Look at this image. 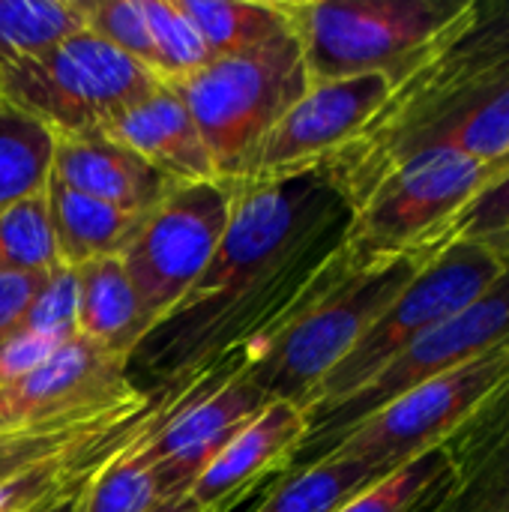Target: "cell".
Segmentation results:
<instances>
[{
  "instance_id": "obj_27",
  "label": "cell",
  "mask_w": 509,
  "mask_h": 512,
  "mask_svg": "<svg viewBox=\"0 0 509 512\" xmlns=\"http://www.w3.org/2000/svg\"><path fill=\"white\" fill-rule=\"evenodd\" d=\"M141 9L156 51V72L162 81L174 84L213 60L204 39L174 0H141Z\"/></svg>"
},
{
  "instance_id": "obj_10",
  "label": "cell",
  "mask_w": 509,
  "mask_h": 512,
  "mask_svg": "<svg viewBox=\"0 0 509 512\" xmlns=\"http://www.w3.org/2000/svg\"><path fill=\"white\" fill-rule=\"evenodd\" d=\"M504 384H509V342L393 399L345 432L321 459L399 468L459 432Z\"/></svg>"
},
{
  "instance_id": "obj_24",
  "label": "cell",
  "mask_w": 509,
  "mask_h": 512,
  "mask_svg": "<svg viewBox=\"0 0 509 512\" xmlns=\"http://www.w3.org/2000/svg\"><path fill=\"white\" fill-rule=\"evenodd\" d=\"M78 30H84L78 0H0V75Z\"/></svg>"
},
{
  "instance_id": "obj_15",
  "label": "cell",
  "mask_w": 509,
  "mask_h": 512,
  "mask_svg": "<svg viewBox=\"0 0 509 512\" xmlns=\"http://www.w3.org/2000/svg\"><path fill=\"white\" fill-rule=\"evenodd\" d=\"M51 177L72 192L135 216H147L177 186H183L105 132L54 138Z\"/></svg>"
},
{
  "instance_id": "obj_8",
  "label": "cell",
  "mask_w": 509,
  "mask_h": 512,
  "mask_svg": "<svg viewBox=\"0 0 509 512\" xmlns=\"http://www.w3.org/2000/svg\"><path fill=\"white\" fill-rule=\"evenodd\" d=\"M507 270V264L480 240H453L444 246L393 300V306L363 333L348 357L318 384L306 414L351 396L420 333L477 303Z\"/></svg>"
},
{
  "instance_id": "obj_20",
  "label": "cell",
  "mask_w": 509,
  "mask_h": 512,
  "mask_svg": "<svg viewBox=\"0 0 509 512\" xmlns=\"http://www.w3.org/2000/svg\"><path fill=\"white\" fill-rule=\"evenodd\" d=\"M180 390H183V381L162 393V402L141 423L135 438L126 447H120L96 471V477L84 486V492L78 495L75 512H147L159 504V486H156V474L144 456V441L162 423V417L174 408Z\"/></svg>"
},
{
  "instance_id": "obj_21",
  "label": "cell",
  "mask_w": 509,
  "mask_h": 512,
  "mask_svg": "<svg viewBox=\"0 0 509 512\" xmlns=\"http://www.w3.org/2000/svg\"><path fill=\"white\" fill-rule=\"evenodd\" d=\"M204 39L213 60L252 54L285 33L291 24L279 0H174Z\"/></svg>"
},
{
  "instance_id": "obj_25",
  "label": "cell",
  "mask_w": 509,
  "mask_h": 512,
  "mask_svg": "<svg viewBox=\"0 0 509 512\" xmlns=\"http://www.w3.org/2000/svg\"><path fill=\"white\" fill-rule=\"evenodd\" d=\"M60 264L45 189L0 210V273L48 276Z\"/></svg>"
},
{
  "instance_id": "obj_17",
  "label": "cell",
  "mask_w": 509,
  "mask_h": 512,
  "mask_svg": "<svg viewBox=\"0 0 509 512\" xmlns=\"http://www.w3.org/2000/svg\"><path fill=\"white\" fill-rule=\"evenodd\" d=\"M102 132L177 183L219 180L183 96L168 81H159L147 96L111 117Z\"/></svg>"
},
{
  "instance_id": "obj_4",
  "label": "cell",
  "mask_w": 509,
  "mask_h": 512,
  "mask_svg": "<svg viewBox=\"0 0 509 512\" xmlns=\"http://www.w3.org/2000/svg\"><path fill=\"white\" fill-rule=\"evenodd\" d=\"M492 180V165L432 144L390 165L351 210L339 255L348 267L396 252H441L447 225Z\"/></svg>"
},
{
  "instance_id": "obj_29",
  "label": "cell",
  "mask_w": 509,
  "mask_h": 512,
  "mask_svg": "<svg viewBox=\"0 0 509 512\" xmlns=\"http://www.w3.org/2000/svg\"><path fill=\"white\" fill-rule=\"evenodd\" d=\"M18 330L48 336L57 342H69L72 336H78V270L75 267H57L45 279V285L33 297Z\"/></svg>"
},
{
  "instance_id": "obj_6",
  "label": "cell",
  "mask_w": 509,
  "mask_h": 512,
  "mask_svg": "<svg viewBox=\"0 0 509 512\" xmlns=\"http://www.w3.org/2000/svg\"><path fill=\"white\" fill-rule=\"evenodd\" d=\"M156 84L150 69L90 30H78L12 63L0 75V102L54 138H66L102 132Z\"/></svg>"
},
{
  "instance_id": "obj_16",
  "label": "cell",
  "mask_w": 509,
  "mask_h": 512,
  "mask_svg": "<svg viewBox=\"0 0 509 512\" xmlns=\"http://www.w3.org/2000/svg\"><path fill=\"white\" fill-rule=\"evenodd\" d=\"M303 438L306 411L294 402L273 399L225 444V450L207 465L186 498L198 507V512L231 510L264 474L288 468Z\"/></svg>"
},
{
  "instance_id": "obj_3",
  "label": "cell",
  "mask_w": 509,
  "mask_h": 512,
  "mask_svg": "<svg viewBox=\"0 0 509 512\" xmlns=\"http://www.w3.org/2000/svg\"><path fill=\"white\" fill-rule=\"evenodd\" d=\"M303 48L309 84L399 75L432 48L471 0H279Z\"/></svg>"
},
{
  "instance_id": "obj_7",
  "label": "cell",
  "mask_w": 509,
  "mask_h": 512,
  "mask_svg": "<svg viewBox=\"0 0 509 512\" xmlns=\"http://www.w3.org/2000/svg\"><path fill=\"white\" fill-rule=\"evenodd\" d=\"M504 342H509V270L477 303L408 342L351 396L306 414V438L294 450L288 468L300 471L315 465L345 432L360 426L393 399Z\"/></svg>"
},
{
  "instance_id": "obj_31",
  "label": "cell",
  "mask_w": 509,
  "mask_h": 512,
  "mask_svg": "<svg viewBox=\"0 0 509 512\" xmlns=\"http://www.w3.org/2000/svg\"><path fill=\"white\" fill-rule=\"evenodd\" d=\"M108 423H114V420H108ZM108 423H93V426H81V429H60V432H9V435H0V483H6L18 471L60 453L72 441H78L87 432L102 429Z\"/></svg>"
},
{
  "instance_id": "obj_30",
  "label": "cell",
  "mask_w": 509,
  "mask_h": 512,
  "mask_svg": "<svg viewBox=\"0 0 509 512\" xmlns=\"http://www.w3.org/2000/svg\"><path fill=\"white\" fill-rule=\"evenodd\" d=\"M504 228H509V171L498 174L477 198L462 207V213L447 225L441 249L453 240H483Z\"/></svg>"
},
{
  "instance_id": "obj_33",
  "label": "cell",
  "mask_w": 509,
  "mask_h": 512,
  "mask_svg": "<svg viewBox=\"0 0 509 512\" xmlns=\"http://www.w3.org/2000/svg\"><path fill=\"white\" fill-rule=\"evenodd\" d=\"M51 276V273H48ZM48 276L36 273H0V348L18 333L33 297Z\"/></svg>"
},
{
  "instance_id": "obj_35",
  "label": "cell",
  "mask_w": 509,
  "mask_h": 512,
  "mask_svg": "<svg viewBox=\"0 0 509 512\" xmlns=\"http://www.w3.org/2000/svg\"><path fill=\"white\" fill-rule=\"evenodd\" d=\"M147 512H198V507L189 498H168V501H159L156 507H150Z\"/></svg>"
},
{
  "instance_id": "obj_14",
  "label": "cell",
  "mask_w": 509,
  "mask_h": 512,
  "mask_svg": "<svg viewBox=\"0 0 509 512\" xmlns=\"http://www.w3.org/2000/svg\"><path fill=\"white\" fill-rule=\"evenodd\" d=\"M414 512H509V384L450 435V468Z\"/></svg>"
},
{
  "instance_id": "obj_22",
  "label": "cell",
  "mask_w": 509,
  "mask_h": 512,
  "mask_svg": "<svg viewBox=\"0 0 509 512\" xmlns=\"http://www.w3.org/2000/svg\"><path fill=\"white\" fill-rule=\"evenodd\" d=\"M393 471L396 468L390 465L327 456L309 468L291 471L288 480H282L252 512H336Z\"/></svg>"
},
{
  "instance_id": "obj_34",
  "label": "cell",
  "mask_w": 509,
  "mask_h": 512,
  "mask_svg": "<svg viewBox=\"0 0 509 512\" xmlns=\"http://www.w3.org/2000/svg\"><path fill=\"white\" fill-rule=\"evenodd\" d=\"M480 243H486L504 264L509 267V228H504V231H495V234H489V237H483Z\"/></svg>"
},
{
  "instance_id": "obj_2",
  "label": "cell",
  "mask_w": 509,
  "mask_h": 512,
  "mask_svg": "<svg viewBox=\"0 0 509 512\" xmlns=\"http://www.w3.org/2000/svg\"><path fill=\"white\" fill-rule=\"evenodd\" d=\"M432 258L429 252L411 249L348 267L336 249L330 279L246 360L243 375L267 399L294 402L306 411L318 384L348 357Z\"/></svg>"
},
{
  "instance_id": "obj_26",
  "label": "cell",
  "mask_w": 509,
  "mask_h": 512,
  "mask_svg": "<svg viewBox=\"0 0 509 512\" xmlns=\"http://www.w3.org/2000/svg\"><path fill=\"white\" fill-rule=\"evenodd\" d=\"M450 468V438L417 453L336 512H414Z\"/></svg>"
},
{
  "instance_id": "obj_9",
  "label": "cell",
  "mask_w": 509,
  "mask_h": 512,
  "mask_svg": "<svg viewBox=\"0 0 509 512\" xmlns=\"http://www.w3.org/2000/svg\"><path fill=\"white\" fill-rule=\"evenodd\" d=\"M231 204L234 183H183L144 216L120 261L147 333L189 294L213 261L228 228Z\"/></svg>"
},
{
  "instance_id": "obj_28",
  "label": "cell",
  "mask_w": 509,
  "mask_h": 512,
  "mask_svg": "<svg viewBox=\"0 0 509 512\" xmlns=\"http://www.w3.org/2000/svg\"><path fill=\"white\" fill-rule=\"evenodd\" d=\"M78 6L84 15V30L114 45L117 51H123L126 57H132L135 63H141L159 78L156 51L150 42L141 0H78Z\"/></svg>"
},
{
  "instance_id": "obj_12",
  "label": "cell",
  "mask_w": 509,
  "mask_h": 512,
  "mask_svg": "<svg viewBox=\"0 0 509 512\" xmlns=\"http://www.w3.org/2000/svg\"><path fill=\"white\" fill-rule=\"evenodd\" d=\"M270 402L273 399L243 375V363L237 360H225L186 378L174 408L144 441L159 501L186 498L225 444Z\"/></svg>"
},
{
  "instance_id": "obj_36",
  "label": "cell",
  "mask_w": 509,
  "mask_h": 512,
  "mask_svg": "<svg viewBox=\"0 0 509 512\" xmlns=\"http://www.w3.org/2000/svg\"><path fill=\"white\" fill-rule=\"evenodd\" d=\"M504 171H509V156H507V159H504V162H498V165H492V180H495L498 174H504ZM492 180H489V183H492Z\"/></svg>"
},
{
  "instance_id": "obj_11",
  "label": "cell",
  "mask_w": 509,
  "mask_h": 512,
  "mask_svg": "<svg viewBox=\"0 0 509 512\" xmlns=\"http://www.w3.org/2000/svg\"><path fill=\"white\" fill-rule=\"evenodd\" d=\"M147 402L150 393L132 384L126 360L72 336L42 366L0 390V435L108 423L141 411Z\"/></svg>"
},
{
  "instance_id": "obj_1",
  "label": "cell",
  "mask_w": 509,
  "mask_h": 512,
  "mask_svg": "<svg viewBox=\"0 0 509 512\" xmlns=\"http://www.w3.org/2000/svg\"><path fill=\"white\" fill-rule=\"evenodd\" d=\"M351 210L321 168L258 186H234L222 243L189 294L138 342L126 369L177 387L246 360L330 279Z\"/></svg>"
},
{
  "instance_id": "obj_5",
  "label": "cell",
  "mask_w": 509,
  "mask_h": 512,
  "mask_svg": "<svg viewBox=\"0 0 509 512\" xmlns=\"http://www.w3.org/2000/svg\"><path fill=\"white\" fill-rule=\"evenodd\" d=\"M174 87L207 144L216 177L237 183L264 135L309 90V75L291 30L252 54L210 60Z\"/></svg>"
},
{
  "instance_id": "obj_19",
  "label": "cell",
  "mask_w": 509,
  "mask_h": 512,
  "mask_svg": "<svg viewBox=\"0 0 509 512\" xmlns=\"http://www.w3.org/2000/svg\"><path fill=\"white\" fill-rule=\"evenodd\" d=\"M78 270V336L96 342L108 354L129 363L147 336L132 282L120 258H99Z\"/></svg>"
},
{
  "instance_id": "obj_13",
  "label": "cell",
  "mask_w": 509,
  "mask_h": 512,
  "mask_svg": "<svg viewBox=\"0 0 509 512\" xmlns=\"http://www.w3.org/2000/svg\"><path fill=\"white\" fill-rule=\"evenodd\" d=\"M390 90L393 75L387 72L309 84V90L255 147L243 177L234 186H258L315 171L366 129V123L387 102Z\"/></svg>"
},
{
  "instance_id": "obj_18",
  "label": "cell",
  "mask_w": 509,
  "mask_h": 512,
  "mask_svg": "<svg viewBox=\"0 0 509 512\" xmlns=\"http://www.w3.org/2000/svg\"><path fill=\"white\" fill-rule=\"evenodd\" d=\"M45 198L63 267H81L99 258H120L144 222V216L123 213L105 201L72 192L54 177H48L45 183Z\"/></svg>"
},
{
  "instance_id": "obj_23",
  "label": "cell",
  "mask_w": 509,
  "mask_h": 512,
  "mask_svg": "<svg viewBox=\"0 0 509 512\" xmlns=\"http://www.w3.org/2000/svg\"><path fill=\"white\" fill-rule=\"evenodd\" d=\"M51 156L54 135L0 102V210L45 189Z\"/></svg>"
},
{
  "instance_id": "obj_32",
  "label": "cell",
  "mask_w": 509,
  "mask_h": 512,
  "mask_svg": "<svg viewBox=\"0 0 509 512\" xmlns=\"http://www.w3.org/2000/svg\"><path fill=\"white\" fill-rule=\"evenodd\" d=\"M63 342L48 339V336H36V333H15L3 348H0V390L21 381L24 375H30L36 366H42Z\"/></svg>"
}]
</instances>
